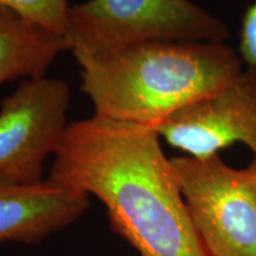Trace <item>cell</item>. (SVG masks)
<instances>
[{
    "mask_svg": "<svg viewBox=\"0 0 256 256\" xmlns=\"http://www.w3.org/2000/svg\"><path fill=\"white\" fill-rule=\"evenodd\" d=\"M70 88L63 80L28 78L0 104V179L14 184L43 182L46 160L66 132Z\"/></svg>",
    "mask_w": 256,
    "mask_h": 256,
    "instance_id": "5b68a950",
    "label": "cell"
},
{
    "mask_svg": "<svg viewBox=\"0 0 256 256\" xmlns=\"http://www.w3.org/2000/svg\"><path fill=\"white\" fill-rule=\"evenodd\" d=\"M156 130L168 145L197 159L244 144L256 164V69L248 66L226 87L177 110Z\"/></svg>",
    "mask_w": 256,
    "mask_h": 256,
    "instance_id": "8992f818",
    "label": "cell"
},
{
    "mask_svg": "<svg viewBox=\"0 0 256 256\" xmlns=\"http://www.w3.org/2000/svg\"><path fill=\"white\" fill-rule=\"evenodd\" d=\"M208 256H256V164L238 170L220 154L171 159Z\"/></svg>",
    "mask_w": 256,
    "mask_h": 256,
    "instance_id": "277c9868",
    "label": "cell"
},
{
    "mask_svg": "<svg viewBox=\"0 0 256 256\" xmlns=\"http://www.w3.org/2000/svg\"><path fill=\"white\" fill-rule=\"evenodd\" d=\"M64 51L69 48L63 34L32 24L0 5V86L43 78Z\"/></svg>",
    "mask_w": 256,
    "mask_h": 256,
    "instance_id": "ba28073f",
    "label": "cell"
},
{
    "mask_svg": "<svg viewBox=\"0 0 256 256\" xmlns=\"http://www.w3.org/2000/svg\"><path fill=\"white\" fill-rule=\"evenodd\" d=\"M78 64L148 42H224L229 28L190 0H87L63 34Z\"/></svg>",
    "mask_w": 256,
    "mask_h": 256,
    "instance_id": "3957f363",
    "label": "cell"
},
{
    "mask_svg": "<svg viewBox=\"0 0 256 256\" xmlns=\"http://www.w3.org/2000/svg\"><path fill=\"white\" fill-rule=\"evenodd\" d=\"M89 206L87 194L50 179L31 185L0 179V244L43 241L78 220Z\"/></svg>",
    "mask_w": 256,
    "mask_h": 256,
    "instance_id": "52a82bcc",
    "label": "cell"
},
{
    "mask_svg": "<svg viewBox=\"0 0 256 256\" xmlns=\"http://www.w3.org/2000/svg\"><path fill=\"white\" fill-rule=\"evenodd\" d=\"M240 51L249 68L256 69V0L243 16Z\"/></svg>",
    "mask_w": 256,
    "mask_h": 256,
    "instance_id": "30bf717a",
    "label": "cell"
},
{
    "mask_svg": "<svg viewBox=\"0 0 256 256\" xmlns=\"http://www.w3.org/2000/svg\"><path fill=\"white\" fill-rule=\"evenodd\" d=\"M48 179L98 198L139 256H208L156 128L96 114L75 121Z\"/></svg>",
    "mask_w": 256,
    "mask_h": 256,
    "instance_id": "6da1fadb",
    "label": "cell"
},
{
    "mask_svg": "<svg viewBox=\"0 0 256 256\" xmlns=\"http://www.w3.org/2000/svg\"><path fill=\"white\" fill-rule=\"evenodd\" d=\"M78 66L94 114L153 128L243 72L224 42H148Z\"/></svg>",
    "mask_w": 256,
    "mask_h": 256,
    "instance_id": "7a4b0ae2",
    "label": "cell"
},
{
    "mask_svg": "<svg viewBox=\"0 0 256 256\" xmlns=\"http://www.w3.org/2000/svg\"><path fill=\"white\" fill-rule=\"evenodd\" d=\"M0 5L25 20L63 34L68 24L69 0H0Z\"/></svg>",
    "mask_w": 256,
    "mask_h": 256,
    "instance_id": "9c48e42d",
    "label": "cell"
}]
</instances>
